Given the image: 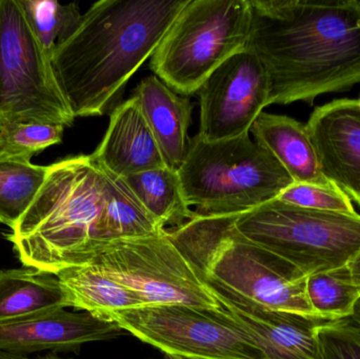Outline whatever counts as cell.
<instances>
[{"label":"cell","instance_id":"cell-25","mask_svg":"<svg viewBox=\"0 0 360 359\" xmlns=\"http://www.w3.org/2000/svg\"><path fill=\"white\" fill-rule=\"evenodd\" d=\"M65 126L36 122L0 124V152L32 159L46 148L63 141Z\"/></svg>","mask_w":360,"mask_h":359},{"label":"cell","instance_id":"cell-8","mask_svg":"<svg viewBox=\"0 0 360 359\" xmlns=\"http://www.w3.org/2000/svg\"><path fill=\"white\" fill-rule=\"evenodd\" d=\"M241 235L307 276L344 267L360 251V215L313 210L275 198L238 215Z\"/></svg>","mask_w":360,"mask_h":359},{"label":"cell","instance_id":"cell-10","mask_svg":"<svg viewBox=\"0 0 360 359\" xmlns=\"http://www.w3.org/2000/svg\"><path fill=\"white\" fill-rule=\"evenodd\" d=\"M103 320L165 354L188 359H266L251 331L224 308L147 306L112 312Z\"/></svg>","mask_w":360,"mask_h":359},{"label":"cell","instance_id":"cell-1","mask_svg":"<svg viewBox=\"0 0 360 359\" xmlns=\"http://www.w3.org/2000/svg\"><path fill=\"white\" fill-rule=\"evenodd\" d=\"M245 48L270 82V105L313 103L360 84L359 0H250Z\"/></svg>","mask_w":360,"mask_h":359},{"label":"cell","instance_id":"cell-23","mask_svg":"<svg viewBox=\"0 0 360 359\" xmlns=\"http://www.w3.org/2000/svg\"><path fill=\"white\" fill-rule=\"evenodd\" d=\"M307 294L319 318L336 322L353 315L360 288L353 282L347 265L308 276Z\"/></svg>","mask_w":360,"mask_h":359},{"label":"cell","instance_id":"cell-6","mask_svg":"<svg viewBox=\"0 0 360 359\" xmlns=\"http://www.w3.org/2000/svg\"><path fill=\"white\" fill-rule=\"evenodd\" d=\"M250 25V0H188L150 67L177 94H195L224 61L245 50Z\"/></svg>","mask_w":360,"mask_h":359},{"label":"cell","instance_id":"cell-31","mask_svg":"<svg viewBox=\"0 0 360 359\" xmlns=\"http://www.w3.org/2000/svg\"><path fill=\"white\" fill-rule=\"evenodd\" d=\"M165 359H186V358H181V356L172 355V354H166V356H165Z\"/></svg>","mask_w":360,"mask_h":359},{"label":"cell","instance_id":"cell-16","mask_svg":"<svg viewBox=\"0 0 360 359\" xmlns=\"http://www.w3.org/2000/svg\"><path fill=\"white\" fill-rule=\"evenodd\" d=\"M133 96L141 105L166 166L179 171L190 145L188 130L192 122V103L155 75L141 80Z\"/></svg>","mask_w":360,"mask_h":359},{"label":"cell","instance_id":"cell-11","mask_svg":"<svg viewBox=\"0 0 360 359\" xmlns=\"http://www.w3.org/2000/svg\"><path fill=\"white\" fill-rule=\"evenodd\" d=\"M197 93L199 136L207 141H226L250 134L269 105L270 82L262 61L245 48L218 67Z\"/></svg>","mask_w":360,"mask_h":359},{"label":"cell","instance_id":"cell-22","mask_svg":"<svg viewBox=\"0 0 360 359\" xmlns=\"http://www.w3.org/2000/svg\"><path fill=\"white\" fill-rule=\"evenodd\" d=\"M46 172L48 167L29 158L0 152V223L14 229L39 193Z\"/></svg>","mask_w":360,"mask_h":359},{"label":"cell","instance_id":"cell-21","mask_svg":"<svg viewBox=\"0 0 360 359\" xmlns=\"http://www.w3.org/2000/svg\"><path fill=\"white\" fill-rule=\"evenodd\" d=\"M107 204L101 240L143 237L166 231L141 204L126 179L105 168Z\"/></svg>","mask_w":360,"mask_h":359},{"label":"cell","instance_id":"cell-14","mask_svg":"<svg viewBox=\"0 0 360 359\" xmlns=\"http://www.w3.org/2000/svg\"><path fill=\"white\" fill-rule=\"evenodd\" d=\"M211 290L220 306L251 331L266 359H321L317 334L329 320L266 309Z\"/></svg>","mask_w":360,"mask_h":359},{"label":"cell","instance_id":"cell-2","mask_svg":"<svg viewBox=\"0 0 360 359\" xmlns=\"http://www.w3.org/2000/svg\"><path fill=\"white\" fill-rule=\"evenodd\" d=\"M188 0H101L51 54L75 117L101 116L166 35Z\"/></svg>","mask_w":360,"mask_h":359},{"label":"cell","instance_id":"cell-5","mask_svg":"<svg viewBox=\"0 0 360 359\" xmlns=\"http://www.w3.org/2000/svg\"><path fill=\"white\" fill-rule=\"evenodd\" d=\"M179 174L186 204L202 216L243 214L278 197L294 183L250 134L219 141L195 135Z\"/></svg>","mask_w":360,"mask_h":359},{"label":"cell","instance_id":"cell-24","mask_svg":"<svg viewBox=\"0 0 360 359\" xmlns=\"http://www.w3.org/2000/svg\"><path fill=\"white\" fill-rule=\"evenodd\" d=\"M37 37L49 54L77 27L82 14L77 4L55 0H20Z\"/></svg>","mask_w":360,"mask_h":359},{"label":"cell","instance_id":"cell-27","mask_svg":"<svg viewBox=\"0 0 360 359\" xmlns=\"http://www.w3.org/2000/svg\"><path fill=\"white\" fill-rule=\"evenodd\" d=\"M317 337L321 359H360V329L348 320L323 325Z\"/></svg>","mask_w":360,"mask_h":359},{"label":"cell","instance_id":"cell-29","mask_svg":"<svg viewBox=\"0 0 360 359\" xmlns=\"http://www.w3.org/2000/svg\"><path fill=\"white\" fill-rule=\"evenodd\" d=\"M0 359H65L59 358L55 354H49V355L44 356V358H29L27 356L15 355V354L6 353V352L0 351Z\"/></svg>","mask_w":360,"mask_h":359},{"label":"cell","instance_id":"cell-33","mask_svg":"<svg viewBox=\"0 0 360 359\" xmlns=\"http://www.w3.org/2000/svg\"><path fill=\"white\" fill-rule=\"evenodd\" d=\"M359 103H360V99H359Z\"/></svg>","mask_w":360,"mask_h":359},{"label":"cell","instance_id":"cell-13","mask_svg":"<svg viewBox=\"0 0 360 359\" xmlns=\"http://www.w3.org/2000/svg\"><path fill=\"white\" fill-rule=\"evenodd\" d=\"M115 322L63 309L0 322V351L15 355L42 351L77 352L82 345L122 335Z\"/></svg>","mask_w":360,"mask_h":359},{"label":"cell","instance_id":"cell-7","mask_svg":"<svg viewBox=\"0 0 360 359\" xmlns=\"http://www.w3.org/2000/svg\"><path fill=\"white\" fill-rule=\"evenodd\" d=\"M82 263L94 266L136 293L145 307L222 308L211 288L173 244L167 230L143 237L95 240L74 257L69 267Z\"/></svg>","mask_w":360,"mask_h":359},{"label":"cell","instance_id":"cell-3","mask_svg":"<svg viewBox=\"0 0 360 359\" xmlns=\"http://www.w3.org/2000/svg\"><path fill=\"white\" fill-rule=\"evenodd\" d=\"M238 215H197L169 237L210 288L266 309L319 318L307 294L308 276L241 235Z\"/></svg>","mask_w":360,"mask_h":359},{"label":"cell","instance_id":"cell-18","mask_svg":"<svg viewBox=\"0 0 360 359\" xmlns=\"http://www.w3.org/2000/svg\"><path fill=\"white\" fill-rule=\"evenodd\" d=\"M68 307L105 318L112 312L145 307L141 297L130 289L90 263L71 266L57 272Z\"/></svg>","mask_w":360,"mask_h":359},{"label":"cell","instance_id":"cell-4","mask_svg":"<svg viewBox=\"0 0 360 359\" xmlns=\"http://www.w3.org/2000/svg\"><path fill=\"white\" fill-rule=\"evenodd\" d=\"M105 204V169L94 156L65 158L48 166L39 193L6 240L25 267L55 275L101 240Z\"/></svg>","mask_w":360,"mask_h":359},{"label":"cell","instance_id":"cell-30","mask_svg":"<svg viewBox=\"0 0 360 359\" xmlns=\"http://www.w3.org/2000/svg\"><path fill=\"white\" fill-rule=\"evenodd\" d=\"M346 320H348L351 324L354 325V326L360 329V299L359 301H357L356 306H355L353 315L351 316V318H346Z\"/></svg>","mask_w":360,"mask_h":359},{"label":"cell","instance_id":"cell-26","mask_svg":"<svg viewBox=\"0 0 360 359\" xmlns=\"http://www.w3.org/2000/svg\"><path fill=\"white\" fill-rule=\"evenodd\" d=\"M278 200L294 206L327 212L357 214L352 200L338 189H328L319 185L295 183L288 187Z\"/></svg>","mask_w":360,"mask_h":359},{"label":"cell","instance_id":"cell-15","mask_svg":"<svg viewBox=\"0 0 360 359\" xmlns=\"http://www.w3.org/2000/svg\"><path fill=\"white\" fill-rule=\"evenodd\" d=\"M92 155L101 166L122 178L167 167L134 96L114 107L107 132Z\"/></svg>","mask_w":360,"mask_h":359},{"label":"cell","instance_id":"cell-28","mask_svg":"<svg viewBox=\"0 0 360 359\" xmlns=\"http://www.w3.org/2000/svg\"><path fill=\"white\" fill-rule=\"evenodd\" d=\"M353 282L360 288V251L348 263Z\"/></svg>","mask_w":360,"mask_h":359},{"label":"cell","instance_id":"cell-19","mask_svg":"<svg viewBox=\"0 0 360 359\" xmlns=\"http://www.w3.org/2000/svg\"><path fill=\"white\" fill-rule=\"evenodd\" d=\"M68 308L54 274L32 268L0 271V322Z\"/></svg>","mask_w":360,"mask_h":359},{"label":"cell","instance_id":"cell-20","mask_svg":"<svg viewBox=\"0 0 360 359\" xmlns=\"http://www.w3.org/2000/svg\"><path fill=\"white\" fill-rule=\"evenodd\" d=\"M148 212L166 229L181 227L196 216L184 200L179 171L169 167L124 177Z\"/></svg>","mask_w":360,"mask_h":359},{"label":"cell","instance_id":"cell-12","mask_svg":"<svg viewBox=\"0 0 360 359\" xmlns=\"http://www.w3.org/2000/svg\"><path fill=\"white\" fill-rule=\"evenodd\" d=\"M306 126L326 178L360 206L359 99H335L317 107Z\"/></svg>","mask_w":360,"mask_h":359},{"label":"cell","instance_id":"cell-17","mask_svg":"<svg viewBox=\"0 0 360 359\" xmlns=\"http://www.w3.org/2000/svg\"><path fill=\"white\" fill-rule=\"evenodd\" d=\"M250 132L270 152L295 183L338 189L323 175L306 124L294 118L262 112Z\"/></svg>","mask_w":360,"mask_h":359},{"label":"cell","instance_id":"cell-32","mask_svg":"<svg viewBox=\"0 0 360 359\" xmlns=\"http://www.w3.org/2000/svg\"><path fill=\"white\" fill-rule=\"evenodd\" d=\"M196 359H203V358H196Z\"/></svg>","mask_w":360,"mask_h":359},{"label":"cell","instance_id":"cell-9","mask_svg":"<svg viewBox=\"0 0 360 359\" xmlns=\"http://www.w3.org/2000/svg\"><path fill=\"white\" fill-rule=\"evenodd\" d=\"M75 118L20 0H0V124L71 126Z\"/></svg>","mask_w":360,"mask_h":359}]
</instances>
